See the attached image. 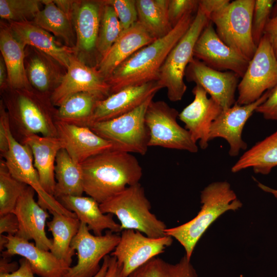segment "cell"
<instances>
[{
	"mask_svg": "<svg viewBox=\"0 0 277 277\" xmlns=\"http://www.w3.org/2000/svg\"><path fill=\"white\" fill-rule=\"evenodd\" d=\"M18 230V220L13 212L0 215V234L16 235Z\"/></svg>",
	"mask_w": 277,
	"mask_h": 277,
	"instance_id": "f6af8a7d",
	"label": "cell"
},
{
	"mask_svg": "<svg viewBox=\"0 0 277 277\" xmlns=\"http://www.w3.org/2000/svg\"><path fill=\"white\" fill-rule=\"evenodd\" d=\"M8 72L4 60L0 56V90L1 92L8 88Z\"/></svg>",
	"mask_w": 277,
	"mask_h": 277,
	"instance_id": "816d5d0a",
	"label": "cell"
},
{
	"mask_svg": "<svg viewBox=\"0 0 277 277\" xmlns=\"http://www.w3.org/2000/svg\"><path fill=\"white\" fill-rule=\"evenodd\" d=\"M258 187L263 191L272 194L277 199V189L270 188L260 182L258 183Z\"/></svg>",
	"mask_w": 277,
	"mask_h": 277,
	"instance_id": "db71d44e",
	"label": "cell"
},
{
	"mask_svg": "<svg viewBox=\"0 0 277 277\" xmlns=\"http://www.w3.org/2000/svg\"><path fill=\"white\" fill-rule=\"evenodd\" d=\"M155 40L137 21L121 34L96 67L106 80L130 56Z\"/></svg>",
	"mask_w": 277,
	"mask_h": 277,
	"instance_id": "484cf974",
	"label": "cell"
},
{
	"mask_svg": "<svg viewBox=\"0 0 277 277\" xmlns=\"http://www.w3.org/2000/svg\"><path fill=\"white\" fill-rule=\"evenodd\" d=\"M264 34L268 37L277 58V15L269 19Z\"/></svg>",
	"mask_w": 277,
	"mask_h": 277,
	"instance_id": "7dc6e473",
	"label": "cell"
},
{
	"mask_svg": "<svg viewBox=\"0 0 277 277\" xmlns=\"http://www.w3.org/2000/svg\"><path fill=\"white\" fill-rule=\"evenodd\" d=\"M103 6V1H75L72 17L76 35L75 55L88 65L96 53Z\"/></svg>",
	"mask_w": 277,
	"mask_h": 277,
	"instance_id": "ac0fdd59",
	"label": "cell"
},
{
	"mask_svg": "<svg viewBox=\"0 0 277 277\" xmlns=\"http://www.w3.org/2000/svg\"><path fill=\"white\" fill-rule=\"evenodd\" d=\"M114 9L120 21L122 33L138 21L136 0H104Z\"/></svg>",
	"mask_w": 277,
	"mask_h": 277,
	"instance_id": "60d3db41",
	"label": "cell"
},
{
	"mask_svg": "<svg viewBox=\"0 0 277 277\" xmlns=\"http://www.w3.org/2000/svg\"><path fill=\"white\" fill-rule=\"evenodd\" d=\"M109 258V255H108L104 258L100 270L94 277H104L108 269Z\"/></svg>",
	"mask_w": 277,
	"mask_h": 277,
	"instance_id": "f5cc1de1",
	"label": "cell"
},
{
	"mask_svg": "<svg viewBox=\"0 0 277 277\" xmlns=\"http://www.w3.org/2000/svg\"><path fill=\"white\" fill-rule=\"evenodd\" d=\"M192 92L194 100L179 114L178 118L185 124L193 140L205 149L210 141L211 125L223 109L212 98L208 97V93L200 86L196 85Z\"/></svg>",
	"mask_w": 277,
	"mask_h": 277,
	"instance_id": "d6986e66",
	"label": "cell"
},
{
	"mask_svg": "<svg viewBox=\"0 0 277 277\" xmlns=\"http://www.w3.org/2000/svg\"><path fill=\"white\" fill-rule=\"evenodd\" d=\"M173 238L165 235L150 238L131 229L121 231L120 241L110 255L116 258L121 266L123 275L128 277L135 270L164 252L171 245Z\"/></svg>",
	"mask_w": 277,
	"mask_h": 277,
	"instance_id": "4fadbf2b",
	"label": "cell"
},
{
	"mask_svg": "<svg viewBox=\"0 0 277 277\" xmlns=\"http://www.w3.org/2000/svg\"><path fill=\"white\" fill-rule=\"evenodd\" d=\"M163 86L159 81L124 88L98 102L89 127L94 123L117 117L135 109Z\"/></svg>",
	"mask_w": 277,
	"mask_h": 277,
	"instance_id": "44dd1931",
	"label": "cell"
},
{
	"mask_svg": "<svg viewBox=\"0 0 277 277\" xmlns=\"http://www.w3.org/2000/svg\"><path fill=\"white\" fill-rule=\"evenodd\" d=\"M277 85V58L268 37L264 34L238 86L236 103L247 105L259 100Z\"/></svg>",
	"mask_w": 277,
	"mask_h": 277,
	"instance_id": "30bf717a",
	"label": "cell"
},
{
	"mask_svg": "<svg viewBox=\"0 0 277 277\" xmlns=\"http://www.w3.org/2000/svg\"><path fill=\"white\" fill-rule=\"evenodd\" d=\"M277 166V130L246 151L232 166L231 172L236 173L252 168L255 173L269 174Z\"/></svg>",
	"mask_w": 277,
	"mask_h": 277,
	"instance_id": "f546056e",
	"label": "cell"
},
{
	"mask_svg": "<svg viewBox=\"0 0 277 277\" xmlns=\"http://www.w3.org/2000/svg\"><path fill=\"white\" fill-rule=\"evenodd\" d=\"M54 174L56 184L53 196L56 199L65 195H82L84 189L81 164L74 161L63 148L57 154Z\"/></svg>",
	"mask_w": 277,
	"mask_h": 277,
	"instance_id": "1f68e13d",
	"label": "cell"
},
{
	"mask_svg": "<svg viewBox=\"0 0 277 277\" xmlns=\"http://www.w3.org/2000/svg\"><path fill=\"white\" fill-rule=\"evenodd\" d=\"M200 199L201 209L193 219L165 231L166 235L174 238L183 247L189 260L196 244L209 227L226 211H235L242 206L226 181L209 184L201 191Z\"/></svg>",
	"mask_w": 277,
	"mask_h": 277,
	"instance_id": "277c9868",
	"label": "cell"
},
{
	"mask_svg": "<svg viewBox=\"0 0 277 277\" xmlns=\"http://www.w3.org/2000/svg\"><path fill=\"white\" fill-rule=\"evenodd\" d=\"M255 0H235L212 14L209 21L215 26L220 38L248 61L257 46L252 34V19Z\"/></svg>",
	"mask_w": 277,
	"mask_h": 277,
	"instance_id": "ba28073f",
	"label": "cell"
},
{
	"mask_svg": "<svg viewBox=\"0 0 277 277\" xmlns=\"http://www.w3.org/2000/svg\"><path fill=\"white\" fill-rule=\"evenodd\" d=\"M105 214L115 215L123 230L138 231L153 238L166 235L165 223L151 212L150 202L140 183L125 190L100 204Z\"/></svg>",
	"mask_w": 277,
	"mask_h": 277,
	"instance_id": "5b68a950",
	"label": "cell"
},
{
	"mask_svg": "<svg viewBox=\"0 0 277 277\" xmlns=\"http://www.w3.org/2000/svg\"><path fill=\"white\" fill-rule=\"evenodd\" d=\"M277 15V1H275L271 13V18Z\"/></svg>",
	"mask_w": 277,
	"mask_h": 277,
	"instance_id": "9f6ffc18",
	"label": "cell"
},
{
	"mask_svg": "<svg viewBox=\"0 0 277 277\" xmlns=\"http://www.w3.org/2000/svg\"><path fill=\"white\" fill-rule=\"evenodd\" d=\"M194 17L185 15L165 36L139 49L106 80L111 94L126 87L159 80L160 71L168 54L189 28Z\"/></svg>",
	"mask_w": 277,
	"mask_h": 277,
	"instance_id": "7a4b0ae2",
	"label": "cell"
},
{
	"mask_svg": "<svg viewBox=\"0 0 277 277\" xmlns=\"http://www.w3.org/2000/svg\"><path fill=\"white\" fill-rule=\"evenodd\" d=\"M104 99L103 96L89 92L74 94L57 108L56 119L89 127L98 102Z\"/></svg>",
	"mask_w": 277,
	"mask_h": 277,
	"instance_id": "836d02e7",
	"label": "cell"
},
{
	"mask_svg": "<svg viewBox=\"0 0 277 277\" xmlns=\"http://www.w3.org/2000/svg\"><path fill=\"white\" fill-rule=\"evenodd\" d=\"M9 258L2 256L0 261V274L11 273L16 270L19 265L15 262H10Z\"/></svg>",
	"mask_w": 277,
	"mask_h": 277,
	"instance_id": "f907efd6",
	"label": "cell"
},
{
	"mask_svg": "<svg viewBox=\"0 0 277 277\" xmlns=\"http://www.w3.org/2000/svg\"><path fill=\"white\" fill-rule=\"evenodd\" d=\"M230 2L229 0H201L199 1V7L209 18L212 14L222 10Z\"/></svg>",
	"mask_w": 277,
	"mask_h": 277,
	"instance_id": "bcb514c9",
	"label": "cell"
},
{
	"mask_svg": "<svg viewBox=\"0 0 277 277\" xmlns=\"http://www.w3.org/2000/svg\"><path fill=\"white\" fill-rule=\"evenodd\" d=\"M42 5L40 0H0V16L8 23L32 21Z\"/></svg>",
	"mask_w": 277,
	"mask_h": 277,
	"instance_id": "f35d334b",
	"label": "cell"
},
{
	"mask_svg": "<svg viewBox=\"0 0 277 277\" xmlns=\"http://www.w3.org/2000/svg\"><path fill=\"white\" fill-rule=\"evenodd\" d=\"M209 21L198 7L189 28L170 51L161 68L158 81L163 88L167 89V97L171 102L181 101L185 93V71L194 57L195 44Z\"/></svg>",
	"mask_w": 277,
	"mask_h": 277,
	"instance_id": "52a82bcc",
	"label": "cell"
},
{
	"mask_svg": "<svg viewBox=\"0 0 277 277\" xmlns=\"http://www.w3.org/2000/svg\"><path fill=\"white\" fill-rule=\"evenodd\" d=\"M8 238L7 235L0 234V249L3 251L5 248V246L8 243Z\"/></svg>",
	"mask_w": 277,
	"mask_h": 277,
	"instance_id": "11a10c76",
	"label": "cell"
},
{
	"mask_svg": "<svg viewBox=\"0 0 277 277\" xmlns=\"http://www.w3.org/2000/svg\"><path fill=\"white\" fill-rule=\"evenodd\" d=\"M15 38L24 46L34 47L51 56L67 69L74 48L56 41L54 35L32 21L8 23Z\"/></svg>",
	"mask_w": 277,
	"mask_h": 277,
	"instance_id": "d4e9b609",
	"label": "cell"
},
{
	"mask_svg": "<svg viewBox=\"0 0 277 277\" xmlns=\"http://www.w3.org/2000/svg\"><path fill=\"white\" fill-rule=\"evenodd\" d=\"M103 3L96 45L98 63L106 55L122 33L121 25L114 9L111 6L105 4L104 1Z\"/></svg>",
	"mask_w": 277,
	"mask_h": 277,
	"instance_id": "8d00e7d4",
	"label": "cell"
},
{
	"mask_svg": "<svg viewBox=\"0 0 277 277\" xmlns=\"http://www.w3.org/2000/svg\"><path fill=\"white\" fill-rule=\"evenodd\" d=\"M128 277H197V274L190 260L185 255L175 264L169 263L156 256Z\"/></svg>",
	"mask_w": 277,
	"mask_h": 277,
	"instance_id": "d590c367",
	"label": "cell"
},
{
	"mask_svg": "<svg viewBox=\"0 0 277 277\" xmlns=\"http://www.w3.org/2000/svg\"><path fill=\"white\" fill-rule=\"evenodd\" d=\"M185 76L187 81L202 87L223 110L235 103V93L240 77L233 72L215 70L193 57L186 69Z\"/></svg>",
	"mask_w": 277,
	"mask_h": 277,
	"instance_id": "2e32d148",
	"label": "cell"
},
{
	"mask_svg": "<svg viewBox=\"0 0 277 277\" xmlns=\"http://www.w3.org/2000/svg\"><path fill=\"white\" fill-rule=\"evenodd\" d=\"M28 186L14 177L4 160L0 161V215L13 212L17 202Z\"/></svg>",
	"mask_w": 277,
	"mask_h": 277,
	"instance_id": "74e56055",
	"label": "cell"
},
{
	"mask_svg": "<svg viewBox=\"0 0 277 277\" xmlns=\"http://www.w3.org/2000/svg\"><path fill=\"white\" fill-rule=\"evenodd\" d=\"M56 200L74 213L80 222L86 224L95 235H103L106 229L116 233L122 231L120 224L114 220L113 215L104 213L100 204L90 196L65 195Z\"/></svg>",
	"mask_w": 277,
	"mask_h": 277,
	"instance_id": "83f0119b",
	"label": "cell"
},
{
	"mask_svg": "<svg viewBox=\"0 0 277 277\" xmlns=\"http://www.w3.org/2000/svg\"><path fill=\"white\" fill-rule=\"evenodd\" d=\"M193 56L219 71H230L242 77L249 61L227 46L219 37L209 21L194 47Z\"/></svg>",
	"mask_w": 277,
	"mask_h": 277,
	"instance_id": "9a60e30c",
	"label": "cell"
},
{
	"mask_svg": "<svg viewBox=\"0 0 277 277\" xmlns=\"http://www.w3.org/2000/svg\"><path fill=\"white\" fill-rule=\"evenodd\" d=\"M81 166L84 192L100 204L138 183L143 175L135 156L112 148L90 157Z\"/></svg>",
	"mask_w": 277,
	"mask_h": 277,
	"instance_id": "6da1fadb",
	"label": "cell"
},
{
	"mask_svg": "<svg viewBox=\"0 0 277 277\" xmlns=\"http://www.w3.org/2000/svg\"><path fill=\"white\" fill-rule=\"evenodd\" d=\"M52 217L47 222L48 230L53 239L50 251L58 259L71 265L75 251L71 246L74 237L77 234L81 222L76 216L51 211Z\"/></svg>",
	"mask_w": 277,
	"mask_h": 277,
	"instance_id": "4dcf8cb0",
	"label": "cell"
},
{
	"mask_svg": "<svg viewBox=\"0 0 277 277\" xmlns=\"http://www.w3.org/2000/svg\"><path fill=\"white\" fill-rule=\"evenodd\" d=\"M169 0H136L138 22L156 39L173 28L168 18Z\"/></svg>",
	"mask_w": 277,
	"mask_h": 277,
	"instance_id": "e575fe53",
	"label": "cell"
},
{
	"mask_svg": "<svg viewBox=\"0 0 277 277\" xmlns=\"http://www.w3.org/2000/svg\"><path fill=\"white\" fill-rule=\"evenodd\" d=\"M269 90L252 103L240 105L235 103L223 110L211 125L209 141L217 137L225 139L229 145V154L231 156H236L241 150L246 149L247 144L242 138L244 127L257 107L267 98Z\"/></svg>",
	"mask_w": 277,
	"mask_h": 277,
	"instance_id": "e0dca14e",
	"label": "cell"
},
{
	"mask_svg": "<svg viewBox=\"0 0 277 277\" xmlns=\"http://www.w3.org/2000/svg\"><path fill=\"white\" fill-rule=\"evenodd\" d=\"M1 93L9 114L11 129H15L21 141L32 134L57 137V108L53 104L51 96L33 88H8Z\"/></svg>",
	"mask_w": 277,
	"mask_h": 277,
	"instance_id": "3957f363",
	"label": "cell"
},
{
	"mask_svg": "<svg viewBox=\"0 0 277 277\" xmlns=\"http://www.w3.org/2000/svg\"><path fill=\"white\" fill-rule=\"evenodd\" d=\"M7 236L8 241L2 256L21 255L29 262L34 273L40 277H64L71 267L50 251L42 249L29 241L16 235Z\"/></svg>",
	"mask_w": 277,
	"mask_h": 277,
	"instance_id": "603a6c76",
	"label": "cell"
},
{
	"mask_svg": "<svg viewBox=\"0 0 277 277\" xmlns=\"http://www.w3.org/2000/svg\"><path fill=\"white\" fill-rule=\"evenodd\" d=\"M199 1L169 0L168 15L173 28L186 14L197 10Z\"/></svg>",
	"mask_w": 277,
	"mask_h": 277,
	"instance_id": "b9f144b4",
	"label": "cell"
},
{
	"mask_svg": "<svg viewBox=\"0 0 277 277\" xmlns=\"http://www.w3.org/2000/svg\"><path fill=\"white\" fill-rule=\"evenodd\" d=\"M10 126L8 113L5 106L0 101V151L3 154L9 150V145L7 136L8 129Z\"/></svg>",
	"mask_w": 277,
	"mask_h": 277,
	"instance_id": "ee69618b",
	"label": "cell"
},
{
	"mask_svg": "<svg viewBox=\"0 0 277 277\" xmlns=\"http://www.w3.org/2000/svg\"><path fill=\"white\" fill-rule=\"evenodd\" d=\"M104 277H124L121 266L115 257L109 255L108 269Z\"/></svg>",
	"mask_w": 277,
	"mask_h": 277,
	"instance_id": "681fc988",
	"label": "cell"
},
{
	"mask_svg": "<svg viewBox=\"0 0 277 277\" xmlns=\"http://www.w3.org/2000/svg\"><path fill=\"white\" fill-rule=\"evenodd\" d=\"M7 136L9 150L1 156L12 175L33 188L37 194V203L49 212L56 211L68 216H76L74 213L65 208L43 188L34 166L31 149L27 145L16 139L12 133L10 126L8 129Z\"/></svg>",
	"mask_w": 277,
	"mask_h": 277,
	"instance_id": "8fae6325",
	"label": "cell"
},
{
	"mask_svg": "<svg viewBox=\"0 0 277 277\" xmlns=\"http://www.w3.org/2000/svg\"><path fill=\"white\" fill-rule=\"evenodd\" d=\"M120 240V235L110 230L102 235L92 234L87 225L81 222L71 244L76 251L77 262L64 277H94L101 269V260L114 250Z\"/></svg>",
	"mask_w": 277,
	"mask_h": 277,
	"instance_id": "7c38bea8",
	"label": "cell"
},
{
	"mask_svg": "<svg viewBox=\"0 0 277 277\" xmlns=\"http://www.w3.org/2000/svg\"><path fill=\"white\" fill-rule=\"evenodd\" d=\"M57 137L74 161L81 164L88 159L112 148V144L89 127L56 121Z\"/></svg>",
	"mask_w": 277,
	"mask_h": 277,
	"instance_id": "7402d4cb",
	"label": "cell"
},
{
	"mask_svg": "<svg viewBox=\"0 0 277 277\" xmlns=\"http://www.w3.org/2000/svg\"><path fill=\"white\" fill-rule=\"evenodd\" d=\"M179 113L163 101H151L145 114L149 132V147L198 151V146L189 132L177 122Z\"/></svg>",
	"mask_w": 277,
	"mask_h": 277,
	"instance_id": "9c48e42d",
	"label": "cell"
},
{
	"mask_svg": "<svg viewBox=\"0 0 277 277\" xmlns=\"http://www.w3.org/2000/svg\"><path fill=\"white\" fill-rule=\"evenodd\" d=\"M29 262L24 258L19 260V267L15 271L8 274H0V277H34Z\"/></svg>",
	"mask_w": 277,
	"mask_h": 277,
	"instance_id": "c3c4849f",
	"label": "cell"
},
{
	"mask_svg": "<svg viewBox=\"0 0 277 277\" xmlns=\"http://www.w3.org/2000/svg\"><path fill=\"white\" fill-rule=\"evenodd\" d=\"M255 112L262 114L266 120L277 121V85L269 90L267 98L257 107Z\"/></svg>",
	"mask_w": 277,
	"mask_h": 277,
	"instance_id": "7bdbcfd3",
	"label": "cell"
},
{
	"mask_svg": "<svg viewBox=\"0 0 277 277\" xmlns=\"http://www.w3.org/2000/svg\"><path fill=\"white\" fill-rule=\"evenodd\" d=\"M44 8L32 22L62 39L64 45L75 48L76 35L71 19L55 4L53 0H42Z\"/></svg>",
	"mask_w": 277,
	"mask_h": 277,
	"instance_id": "d6a6232c",
	"label": "cell"
},
{
	"mask_svg": "<svg viewBox=\"0 0 277 277\" xmlns=\"http://www.w3.org/2000/svg\"><path fill=\"white\" fill-rule=\"evenodd\" d=\"M28 80L36 91L51 96L60 84L67 69L46 53L31 46L25 48Z\"/></svg>",
	"mask_w": 277,
	"mask_h": 277,
	"instance_id": "cb8c5ba5",
	"label": "cell"
},
{
	"mask_svg": "<svg viewBox=\"0 0 277 277\" xmlns=\"http://www.w3.org/2000/svg\"><path fill=\"white\" fill-rule=\"evenodd\" d=\"M81 92H89L105 98L111 94L110 87L96 67L90 66L75 54L60 84L51 95L54 106L58 107L70 96Z\"/></svg>",
	"mask_w": 277,
	"mask_h": 277,
	"instance_id": "5bb4252c",
	"label": "cell"
},
{
	"mask_svg": "<svg viewBox=\"0 0 277 277\" xmlns=\"http://www.w3.org/2000/svg\"><path fill=\"white\" fill-rule=\"evenodd\" d=\"M154 96L149 97L127 113L109 120L94 123L89 128L109 142L113 149L145 155L148 151L149 141L145 114Z\"/></svg>",
	"mask_w": 277,
	"mask_h": 277,
	"instance_id": "8992f818",
	"label": "cell"
},
{
	"mask_svg": "<svg viewBox=\"0 0 277 277\" xmlns=\"http://www.w3.org/2000/svg\"><path fill=\"white\" fill-rule=\"evenodd\" d=\"M274 2L273 0H255L252 19V34L256 46L264 35Z\"/></svg>",
	"mask_w": 277,
	"mask_h": 277,
	"instance_id": "ab89813d",
	"label": "cell"
},
{
	"mask_svg": "<svg viewBox=\"0 0 277 277\" xmlns=\"http://www.w3.org/2000/svg\"><path fill=\"white\" fill-rule=\"evenodd\" d=\"M35 192L34 189L28 186L17 202L13 211L19 224L16 236L27 241L33 240L38 248L50 251L52 241L45 231L49 214L35 201Z\"/></svg>",
	"mask_w": 277,
	"mask_h": 277,
	"instance_id": "ffe728a7",
	"label": "cell"
},
{
	"mask_svg": "<svg viewBox=\"0 0 277 277\" xmlns=\"http://www.w3.org/2000/svg\"><path fill=\"white\" fill-rule=\"evenodd\" d=\"M21 143L31 149L41 184L48 194L54 196L56 158L58 151L63 148L61 140L58 137L32 134L24 137Z\"/></svg>",
	"mask_w": 277,
	"mask_h": 277,
	"instance_id": "4316f807",
	"label": "cell"
},
{
	"mask_svg": "<svg viewBox=\"0 0 277 277\" xmlns=\"http://www.w3.org/2000/svg\"><path fill=\"white\" fill-rule=\"evenodd\" d=\"M26 47L14 36L8 23L1 21L0 50L6 64L8 86L11 89L32 88L28 80L25 65Z\"/></svg>",
	"mask_w": 277,
	"mask_h": 277,
	"instance_id": "f1b7e54d",
	"label": "cell"
}]
</instances>
